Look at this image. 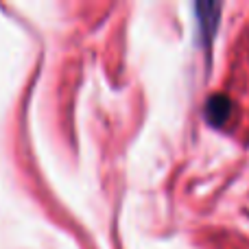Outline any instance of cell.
Masks as SVG:
<instances>
[{
	"mask_svg": "<svg viewBox=\"0 0 249 249\" xmlns=\"http://www.w3.org/2000/svg\"><path fill=\"white\" fill-rule=\"evenodd\" d=\"M234 112V103L230 96L225 94H212L210 99L206 101V107H203V114H206V121L214 127H221L232 118Z\"/></svg>",
	"mask_w": 249,
	"mask_h": 249,
	"instance_id": "cell-2",
	"label": "cell"
},
{
	"mask_svg": "<svg viewBox=\"0 0 249 249\" xmlns=\"http://www.w3.org/2000/svg\"><path fill=\"white\" fill-rule=\"evenodd\" d=\"M195 16H197L199 35L203 37L206 44H210L216 29H219V22H221V4L199 2V4H195Z\"/></svg>",
	"mask_w": 249,
	"mask_h": 249,
	"instance_id": "cell-1",
	"label": "cell"
}]
</instances>
